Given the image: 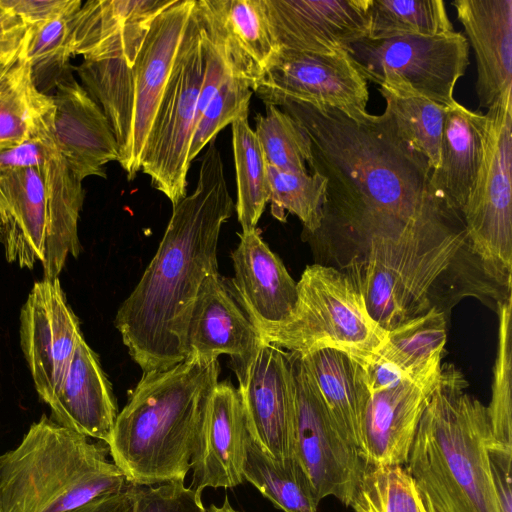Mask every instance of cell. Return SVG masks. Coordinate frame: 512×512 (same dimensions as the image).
I'll use <instances>...</instances> for the list:
<instances>
[{"instance_id":"7c38bea8","label":"cell","mask_w":512,"mask_h":512,"mask_svg":"<svg viewBox=\"0 0 512 512\" xmlns=\"http://www.w3.org/2000/svg\"><path fill=\"white\" fill-rule=\"evenodd\" d=\"M253 92L265 106L297 101L333 107L353 118L367 113L369 100L367 81L348 53L281 50Z\"/></svg>"},{"instance_id":"44dd1931","label":"cell","mask_w":512,"mask_h":512,"mask_svg":"<svg viewBox=\"0 0 512 512\" xmlns=\"http://www.w3.org/2000/svg\"><path fill=\"white\" fill-rule=\"evenodd\" d=\"M239 239L231 253L236 301L257 330L283 323L295 309L297 282L263 241L258 228L242 231Z\"/></svg>"},{"instance_id":"f6af8a7d","label":"cell","mask_w":512,"mask_h":512,"mask_svg":"<svg viewBox=\"0 0 512 512\" xmlns=\"http://www.w3.org/2000/svg\"><path fill=\"white\" fill-rule=\"evenodd\" d=\"M133 487L117 494L98 497L67 512H133Z\"/></svg>"},{"instance_id":"1f68e13d","label":"cell","mask_w":512,"mask_h":512,"mask_svg":"<svg viewBox=\"0 0 512 512\" xmlns=\"http://www.w3.org/2000/svg\"><path fill=\"white\" fill-rule=\"evenodd\" d=\"M455 32L442 0H372L369 39Z\"/></svg>"},{"instance_id":"6da1fadb","label":"cell","mask_w":512,"mask_h":512,"mask_svg":"<svg viewBox=\"0 0 512 512\" xmlns=\"http://www.w3.org/2000/svg\"><path fill=\"white\" fill-rule=\"evenodd\" d=\"M311 145L308 166L326 181L321 225L304 236L323 254L398 261L468 236L462 211L436 186L428 158L388 109L353 118L285 101Z\"/></svg>"},{"instance_id":"f1b7e54d","label":"cell","mask_w":512,"mask_h":512,"mask_svg":"<svg viewBox=\"0 0 512 512\" xmlns=\"http://www.w3.org/2000/svg\"><path fill=\"white\" fill-rule=\"evenodd\" d=\"M244 480L283 512H317L318 501L304 468L295 459L277 460L249 437Z\"/></svg>"},{"instance_id":"5bb4252c","label":"cell","mask_w":512,"mask_h":512,"mask_svg":"<svg viewBox=\"0 0 512 512\" xmlns=\"http://www.w3.org/2000/svg\"><path fill=\"white\" fill-rule=\"evenodd\" d=\"M59 279L36 282L20 314V343L40 399L49 403L82 338Z\"/></svg>"},{"instance_id":"836d02e7","label":"cell","mask_w":512,"mask_h":512,"mask_svg":"<svg viewBox=\"0 0 512 512\" xmlns=\"http://www.w3.org/2000/svg\"><path fill=\"white\" fill-rule=\"evenodd\" d=\"M271 213L285 221V213L299 218L303 237L318 230L323 216L326 181L315 173L285 172L268 166Z\"/></svg>"},{"instance_id":"277c9868","label":"cell","mask_w":512,"mask_h":512,"mask_svg":"<svg viewBox=\"0 0 512 512\" xmlns=\"http://www.w3.org/2000/svg\"><path fill=\"white\" fill-rule=\"evenodd\" d=\"M467 385L453 364L441 365L404 466L436 512H501L487 453V408Z\"/></svg>"},{"instance_id":"30bf717a","label":"cell","mask_w":512,"mask_h":512,"mask_svg":"<svg viewBox=\"0 0 512 512\" xmlns=\"http://www.w3.org/2000/svg\"><path fill=\"white\" fill-rule=\"evenodd\" d=\"M482 164L462 209L472 248L490 275L511 291L512 272V91L485 114Z\"/></svg>"},{"instance_id":"603a6c76","label":"cell","mask_w":512,"mask_h":512,"mask_svg":"<svg viewBox=\"0 0 512 512\" xmlns=\"http://www.w3.org/2000/svg\"><path fill=\"white\" fill-rule=\"evenodd\" d=\"M435 383L403 380L396 386L370 394L363 419L360 449L366 464H406Z\"/></svg>"},{"instance_id":"74e56055","label":"cell","mask_w":512,"mask_h":512,"mask_svg":"<svg viewBox=\"0 0 512 512\" xmlns=\"http://www.w3.org/2000/svg\"><path fill=\"white\" fill-rule=\"evenodd\" d=\"M253 94L251 86L230 74L211 98L194 124L188 161L191 163L219 131L232 124L242 113L249 111Z\"/></svg>"},{"instance_id":"8992f818","label":"cell","mask_w":512,"mask_h":512,"mask_svg":"<svg viewBox=\"0 0 512 512\" xmlns=\"http://www.w3.org/2000/svg\"><path fill=\"white\" fill-rule=\"evenodd\" d=\"M83 201L82 181L57 148L42 164L0 170V242L6 260L28 269L40 262L43 279H57L68 256L80 253Z\"/></svg>"},{"instance_id":"7dc6e473","label":"cell","mask_w":512,"mask_h":512,"mask_svg":"<svg viewBox=\"0 0 512 512\" xmlns=\"http://www.w3.org/2000/svg\"><path fill=\"white\" fill-rule=\"evenodd\" d=\"M0 512H2V511H1V504H0Z\"/></svg>"},{"instance_id":"e575fe53","label":"cell","mask_w":512,"mask_h":512,"mask_svg":"<svg viewBox=\"0 0 512 512\" xmlns=\"http://www.w3.org/2000/svg\"><path fill=\"white\" fill-rule=\"evenodd\" d=\"M254 132L269 167L285 172H308L310 140L291 115L277 106L266 105L265 115H256Z\"/></svg>"},{"instance_id":"7a4b0ae2","label":"cell","mask_w":512,"mask_h":512,"mask_svg":"<svg viewBox=\"0 0 512 512\" xmlns=\"http://www.w3.org/2000/svg\"><path fill=\"white\" fill-rule=\"evenodd\" d=\"M233 209L215 138L202 157L195 190L173 205L154 257L116 313L115 327L143 373L187 358L191 312L204 280L218 273V240Z\"/></svg>"},{"instance_id":"9c48e42d","label":"cell","mask_w":512,"mask_h":512,"mask_svg":"<svg viewBox=\"0 0 512 512\" xmlns=\"http://www.w3.org/2000/svg\"><path fill=\"white\" fill-rule=\"evenodd\" d=\"M366 79L396 95L424 97L449 107L469 65V43L460 32L438 36L364 38L348 50Z\"/></svg>"},{"instance_id":"4316f807","label":"cell","mask_w":512,"mask_h":512,"mask_svg":"<svg viewBox=\"0 0 512 512\" xmlns=\"http://www.w3.org/2000/svg\"><path fill=\"white\" fill-rule=\"evenodd\" d=\"M486 115L455 101L446 110L436 186L462 211L475 185L483 159Z\"/></svg>"},{"instance_id":"ba28073f","label":"cell","mask_w":512,"mask_h":512,"mask_svg":"<svg viewBox=\"0 0 512 512\" xmlns=\"http://www.w3.org/2000/svg\"><path fill=\"white\" fill-rule=\"evenodd\" d=\"M204 68L203 30L194 7L141 161V171L172 205L186 196L188 154Z\"/></svg>"},{"instance_id":"8d00e7d4","label":"cell","mask_w":512,"mask_h":512,"mask_svg":"<svg viewBox=\"0 0 512 512\" xmlns=\"http://www.w3.org/2000/svg\"><path fill=\"white\" fill-rule=\"evenodd\" d=\"M512 298L498 307V349L494 365L492 397L486 406L491 437L495 443L512 447L511 400V311Z\"/></svg>"},{"instance_id":"ee69618b","label":"cell","mask_w":512,"mask_h":512,"mask_svg":"<svg viewBox=\"0 0 512 512\" xmlns=\"http://www.w3.org/2000/svg\"><path fill=\"white\" fill-rule=\"evenodd\" d=\"M363 369L370 394L386 390L405 380L394 366L377 358H373Z\"/></svg>"},{"instance_id":"ffe728a7","label":"cell","mask_w":512,"mask_h":512,"mask_svg":"<svg viewBox=\"0 0 512 512\" xmlns=\"http://www.w3.org/2000/svg\"><path fill=\"white\" fill-rule=\"evenodd\" d=\"M175 0H91L71 19L70 48L84 59L123 58L132 66L155 18Z\"/></svg>"},{"instance_id":"d4e9b609","label":"cell","mask_w":512,"mask_h":512,"mask_svg":"<svg viewBox=\"0 0 512 512\" xmlns=\"http://www.w3.org/2000/svg\"><path fill=\"white\" fill-rule=\"evenodd\" d=\"M48 405L56 423L108 444L117 406L99 359L83 337Z\"/></svg>"},{"instance_id":"f35d334b","label":"cell","mask_w":512,"mask_h":512,"mask_svg":"<svg viewBox=\"0 0 512 512\" xmlns=\"http://www.w3.org/2000/svg\"><path fill=\"white\" fill-rule=\"evenodd\" d=\"M74 14L28 27L21 56L30 64L35 84L51 68L65 71L72 56L70 39Z\"/></svg>"},{"instance_id":"ac0fdd59","label":"cell","mask_w":512,"mask_h":512,"mask_svg":"<svg viewBox=\"0 0 512 512\" xmlns=\"http://www.w3.org/2000/svg\"><path fill=\"white\" fill-rule=\"evenodd\" d=\"M249 437L237 389L230 381H218L202 411L189 487L202 492L242 484Z\"/></svg>"},{"instance_id":"484cf974","label":"cell","mask_w":512,"mask_h":512,"mask_svg":"<svg viewBox=\"0 0 512 512\" xmlns=\"http://www.w3.org/2000/svg\"><path fill=\"white\" fill-rule=\"evenodd\" d=\"M325 406L359 452L370 392L363 366L343 351L322 348L300 355Z\"/></svg>"},{"instance_id":"f546056e","label":"cell","mask_w":512,"mask_h":512,"mask_svg":"<svg viewBox=\"0 0 512 512\" xmlns=\"http://www.w3.org/2000/svg\"><path fill=\"white\" fill-rule=\"evenodd\" d=\"M248 112L242 113L231 124L237 185L235 208L242 231L256 227L270 195L268 165L249 125Z\"/></svg>"},{"instance_id":"5b68a950","label":"cell","mask_w":512,"mask_h":512,"mask_svg":"<svg viewBox=\"0 0 512 512\" xmlns=\"http://www.w3.org/2000/svg\"><path fill=\"white\" fill-rule=\"evenodd\" d=\"M108 445L46 415L0 456L2 512H67L134 486L108 460Z\"/></svg>"},{"instance_id":"4dcf8cb0","label":"cell","mask_w":512,"mask_h":512,"mask_svg":"<svg viewBox=\"0 0 512 512\" xmlns=\"http://www.w3.org/2000/svg\"><path fill=\"white\" fill-rule=\"evenodd\" d=\"M349 507L354 512H436L405 466L366 464Z\"/></svg>"},{"instance_id":"60d3db41","label":"cell","mask_w":512,"mask_h":512,"mask_svg":"<svg viewBox=\"0 0 512 512\" xmlns=\"http://www.w3.org/2000/svg\"><path fill=\"white\" fill-rule=\"evenodd\" d=\"M29 27L77 12L80 0H2Z\"/></svg>"},{"instance_id":"d590c367","label":"cell","mask_w":512,"mask_h":512,"mask_svg":"<svg viewBox=\"0 0 512 512\" xmlns=\"http://www.w3.org/2000/svg\"><path fill=\"white\" fill-rule=\"evenodd\" d=\"M379 92L400 131L422 151L435 170L439 165L440 144L448 107L424 97L396 95L383 88H379Z\"/></svg>"},{"instance_id":"7bdbcfd3","label":"cell","mask_w":512,"mask_h":512,"mask_svg":"<svg viewBox=\"0 0 512 512\" xmlns=\"http://www.w3.org/2000/svg\"><path fill=\"white\" fill-rule=\"evenodd\" d=\"M490 473L501 512H512L511 462L512 447L495 443L487 444Z\"/></svg>"},{"instance_id":"bcb514c9","label":"cell","mask_w":512,"mask_h":512,"mask_svg":"<svg viewBox=\"0 0 512 512\" xmlns=\"http://www.w3.org/2000/svg\"><path fill=\"white\" fill-rule=\"evenodd\" d=\"M207 512H241V511L234 509L231 506L228 497L226 496L224 498L223 504L221 506H216L215 504H211L207 508Z\"/></svg>"},{"instance_id":"9a60e30c","label":"cell","mask_w":512,"mask_h":512,"mask_svg":"<svg viewBox=\"0 0 512 512\" xmlns=\"http://www.w3.org/2000/svg\"><path fill=\"white\" fill-rule=\"evenodd\" d=\"M196 0H175L152 22L131 67L133 125L121 167L132 180L141 170L145 144Z\"/></svg>"},{"instance_id":"52a82bcc","label":"cell","mask_w":512,"mask_h":512,"mask_svg":"<svg viewBox=\"0 0 512 512\" xmlns=\"http://www.w3.org/2000/svg\"><path fill=\"white\" fill-rule=\"evenodd\" d=\"M297 292L286 321L258 330L263 342L299 355L333 348L363 367L373 359L387 331L371 317L363 296L343 272L320 263L308 265Z\"/></svg>"},{"instance_id":"cb8c5ba5","label":"cell","mask_w":512,"mask_h":512,"mask_svg":"<svg viewBox=\"0 0 512 512\" xmlns=\"http://www.w3.org/2000/svg\"><path fill=\"white\" fill-rule=\"evenodd\" d=\"M457 18L474 50L480 108L512 91V0H455Z\"/></svg>"},{"instance_id":"b9f144b4","label":"cell","mask_w":512,"mask_h":512,"mask_svg":"<svg viewBox=\"0 0 512 512\" xmlns=\"http://www.w3.org/2000/svg\"><path fill=\"white\" fill-rule=\"evenodd\" d=\"M28 26L0 0V72L20 57Z\"/></svg>"},{"instance_id":"d6986e66","label":"cell","mask_w":512,"mask_h":512,"mask_svg":"<svg viewBox=\"0 0 512 512\" xmlns=\"http://www.w3.org/2000/svg\"><path fill=\"white\" fill-rule=\"evenodd\" d=\"M65 72L52 97V131L57 149L80 181L89 176L105 178L106 164L118 161L116 139L100 106Z\"/></svg>"},{"instance_id":"e0dca14e","label":"cell","mask_w":512,"mask_h":512,"mask_svg":"<svg viewBox=\"0 0 512 512\" xmlns=\"http://www.w3.org/2000/svg\"><path fill=\"white\" fill-rule=\"evenodd\" d=\"M195 12L231 73L253 90L281 51L264 0H196Z\"/></svg>"},{"instance_id":"4fadbf2b","label":"cell","mask_w":512,"mask_h":512,"mask_svg":"<svg viewBox=\"0 0 512 512\" xmlns=\"http://www.w3.org/2000/svg\"><path fill=\"white\" fill-rule=\"evenodd\" d=\"M248 434L267 455H293V381L289 352L262 341L245 362L231 363Z\"/></svg>"},{"instance_id":"7402d4cb","label":"cell","mask_w":512,"mask_h":512,"mask_svg":"<svg viewBox=\"0 0 512 512\" xmlns=\"http://www.w3.org/2000/svg\"><path fill=\"white\" fill-rule=\"evenodd\" d=\"M262 340L257 328L239 307L219 273L202 283L187 330V356L203 363L227 354L231 363L245 362Z\"/></svg>"},{"instance_id":"2e32d148","label":"cell","mask_w":512,"mask_h":512,"mask_svg":"<svg viewBox=\"0 0 512 512\" xmlns=\"http://www.w3.org/2000/svg\"><path fill=\"white\" fill-rule=\"evenodd\" d=\"M372 0H264L280 50L347 53L367 38Z\"/></svg>"},{"instance_id":"83f0119b","label":"cell","mask_w":512,"mask_h":512,"mask_svg":"<svg viewBox=\"0 0 512 512\" xmlns=\"http://www.w3.org/2000/svg\"><path fill=\"white\" fill-rule=\"evenodd\" d=\"M447 318L443 311L431 308L387 331L373 358L394 366L405 380L435 383L447 340Z\"/></svg>"},{"instance_id":"8fae6325","label":"cell","mask_w":512,"mask_h":512,"mask_svg":"<svg viewBox=\"0 0 512 512\" xmlns=\"http://www.w3.org/2000/svg\"><path fill=\"white\" fill-rule=\"evenodd\" d=\"M293 381V455L306 471L319 502L328 496L349 507L366 463L343 435L307 373L289 352Z\"/></svg>"},{"instance_id":"d6a6232c","label":"cell","mask_w":512,"mask_h":512,"mask_svg":"<svg viewBox=\"0 0 512 512\" xmlns=\"http://www.w3.org/2000/svg\"><path fill=\"white\" fill-rule=\"evenodd\" d=\"M41 92L30 64L21 56L0 72V150L15 147L31 134Z\"/></svg>"},{"instance_id":"ab89813d","label":"cell","mask_w":512,"mask_h":512,"mask_svg":"<svg viewBox=\"0 0 512 512\" xmlns=\"http://www.w3.org/2000/svg\"><path fill=\"white\" fill-rule=\"evenodd\" d=\"M202 492L186 487L184 481L133 487V512H207Z\"/></svg>"},{"instance_id":"3957f363","label":"cell","mask_w":512,"mask_h":512,"mask_svg":"<svg viewBox=\"0 0 512 512\" xmlns=\"http://www.w3.org/2000/svg\"><path fill=\"white\" fill-rule=\"evenodd\" d=\"M218 377L217 360L203 363L192 356L143 373L107 444L128 482L152 486L185 480L202 411Z\"/></svg>"}]
</instances>
